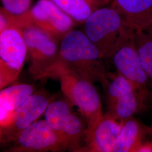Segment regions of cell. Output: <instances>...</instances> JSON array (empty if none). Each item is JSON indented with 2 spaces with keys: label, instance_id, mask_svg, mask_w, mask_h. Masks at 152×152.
<instances>
[{
  "label": "cell",
  "instance_id": "1",
  "mask_svg": "<svg viewBox=\"0 0 152 152\" xmlns=\"http://www.w3.org/2000/svg\"><path fill=\"white\" fill-rule=\"evenodd\" d=\"M104 61L86 33L73 29L60 41L58 63L50 77L55 71L62 70L103 85L107 81Z\"/></svg>",
  "mask_w": 152,
  "mask_h": 152
},
{
  "label": "cell",
  "instance_id": "2",
  "mask_svg": "<svg viewBox=\"0 0 152 152\" xmlns=\"http://www.w3.org/2000/svg\"><path fill=\"white\" fill-rule=\"evenodd\" d=\"M83 26V31L98 48L104 60H110L114 51L135 32L110 6L95 10Z\"/></svg>",
  "mask_w": 152,
  "mask_h": 152
},
{
  "label": "cell",
  "instance_id": "3",
  "mask_svg": "<svg viewBox=\"0 0 152 152\" xmlns=\"http://www.w3.org/2000/svg\"><path fill=\"white\" fill-rule=\"evenodd\" d=\"M50 77L58 78L61 90L72 105L76 106L87 124L85 140L103 116L100 96L94 83L69 72L55 71Z\"/></svg>",
  "mask_w": 152,
  "mask_h": 152
},
{
  "label": "cell",
  "instance_id": "4",
  "mask_svg": "<svg viewBox=\"0 0 152 152\" xmlns=\"http://www.w3.org/2000/svg\"><path fill=\"white\" fill-rule=\"evenodd\" d=\"M19 28L27 47L30 73L37 80L50 77L58 63L60 42L32 24H24Z\"/></svg>",
  "mask_w": 152,
  "mask_h": 152
},
{
  "label": "cell",
  "instance_id": "5",
  "mask_svg": "<svg viewBox=\"0 0 152 152\" xmlns=\"http://www.w3.org/2000/svg\"><path fill=\"white\" fill-rule=\"evenodd\" d=\"M134 36L114 51L112 60L117 72L130 83L136 94L139 111L145 109L149 98V83L134 42Z\"/></svg>",
  "mask_w": 152,
  "mask_h": 152
},
{
  "label": "cell",
  "instance_id": "6",
  "mask_svg": "<svg viewBox=\"0 0 152 152\" xmlns=\"http://www.w3.org/2000/svg\"><path fill=\"white\" fill-rule=\"evenodd\" d=\"M45 120L60 138L66 151L81 152L85 131L81 120L74 114L69 104L61 100L51 101L45 113Z\"/></svg>",
  "mask_w": 152,
  "mask_h": 152
},
{
  "label": "cell",
  "instance_id": "7",
  "mask_svg": "<svg viewBox=\"0 0 152 152\" xmlns=\"http://www.w3.org/2000/svg\"><path fill=\"white\" fill-rule=\"evenodd\" d=\"M26 24L37 26L59 42L77 25L52 0H38L26 14L17 17L18 27Z\"/></svg>",
  "mask_w": 152,
  "mask_h": 152
},
{
  "label": "cell",
  "instance_id": "8",
  "mask_svg": "<svg viewBox=\"0 0 152 152\" xmlns=\"http://www.w3.org/2000/svg\"><path fill=\"white\" fill-rule=\"evenodd\" d=\"M28 55L22 30L11 26L0 32V88L15 81Z\"/></svg>",
  "mask_w": 152,
  "mask_h": 152
},
{
  "label": "cell",
  "instance_id": "9",
  "mask_svg": "<svg viewBox=\"0 0 152 152\" xmlns=\"http://www.w3.org/2000/svg\"><path fill=\"white\" fill-rule=\"evenodd\" d=\"M109 115L122 122L139 111L136 94L128 81L121 75L107 73V81L102 85Z\"/></svg>",
  "mask_w": 152,
  "mask_h": 152
},
{
  "label": "cell",
  "instance_id": "10",
  "mask_svg": "<svg viewBox=\"0 0 152 152\" xmlns=\"http://www.w3.org/2000/svg\"><path fill=\"white\" fill-rule=\"evenodd\" d=\"M11 152H61L66 151L59 137L45 120H37L11 141Z\"/></svg>",
  "mask_w": 152,
  "mask_h": 152
},
{
  "label": "cell",
  "instance_id": "11",
  "mask_svg": "<svg viewBox=\"0 0 152 152\" xmlns=\"http://www.w3.org/2000/svg\"><path fill=\"white\" fill-rule=\"evenodd\" d=\"M51 102L43 92H33L14 111L10 121L0 126L1 142L7 144L13 141L22 131L45 113Z\"/></svg>",
  "mask_w": 152,
  "mask_h": 152
},
{
  "label": "cell",
  "instance_id": "12",
  "mask_svg": "<svg viewBox=\"0 0 152 152\" xmlns=\"http://www.w3.org/2000/svg\"><path fill=\"white\" fill-rule=\"evenodd\" d=\"M112 7L134 31H146L152 26V0H112Z\"/></svg>",
  "mask_w": 152,
  "mask_h": 152
},
{
  "label": "cell",
  "instance_id": "13",
  "mask_svg": "<svg viewBox=\"0 0 152 152\" xmlns=\"http://www.w3.org/2000/svg\"><path fill=\"white\" fill-rule=\"evenodd\" d=\"M122 122L108 113L103 114L91 135L85 141L86 145L82 152H112Z\"/></svg>",
  "mask_w": 152,
  "mask_h": 152
},
{
  "label": "cell",
  "instance_id": "14",
  "mask_svg": "<svg viewBox=\"0 0 152 152\" xmlns=\"http://www.w3.org/2000/svg\"><path fill=\"white\" fill-rule=\"evenodd\" d=\"M151 132L133 116L122 122L121 129L114 142L113 152H138L144 141L145 135Z\"/></svg>",
  "mask_w": 152,
  "mask_h": 152
},
{
  "label": "cell",
  "instance_id": "15",
  "mask_svg": "<svg viewBox=\"0 0 152 152\" xmlns=\"http://www.w3.org/2000/svg\"><path fill=\"white\" fill-rule=\"evenodd\" d=\"M32 85L19 83L7 86L0 91V126L6 124L14 111L34 92Z\"/></svg>",
  "mask_w": 152,
  "mask_h": 152
},
{
  "label": "cell",
  "instance_id": "16",
  "mask_svg": "<svg viewBox=\"0 0 152 152\" xmlns=\"http://www.w3.org/2000/svg\"><path fill=\"white\" fill-rule=\"evenodd\" d=\"M77 24H82L101 6L95 0H52Z\"/></svg>",
  "mask_w": 152,
  "mask_h": 152
},
{
  "label": "cell",
  "instance_id": "17",
  "mask_svg": "<svg viewBox=\"0 0 152 152\" xmlns=\"http://www.w3.org/2000/svg\"><path fill=\"white\" fill-rule=\"evenodd\" d=\"M134 42L142 66L152 89V36L146 31L134 32Z\"/></svg>",
  "mask_w": 152,
  "mask_h": 152
},
{
  "label": "cell",
  "instance_id": "18",
  "mask_svg": "<svg viewBox=\"0 0 152 152\" xmlns=\"http://www.w3.org/2000/svg\"><path fill=\"white\" fill-rule=\"evenodd\" d=\"M2 7L14 16L26 14L31 8L32 0H1Z\"/></svg>",
  "mask_w": 152,
  "mask_h": 152
},
{
  "label": "cell",
  "instance_id": "19",
  "mask_svg": "<svg viewBox=\"0 0 152 152\" xmlns=\"http://www.w3.org/2000/svg\"><path fill=\"white\" fill-rule=\"evenodd\" d=\"M138 152H152V140L145 141L140 147Z\"/></svg>",
  "mask_w": 152,
  "mask_h": 152
},
{
  "label": "cell",
  "instance_id": "20",
  "mask_svg": "<svg viewBox=\"0 0 152 152\" xmlns=\"http://www.w3.org/2000/svg\"><path fill=\"white\" fill-rule=\"evenodd\" d=\"M96 1L98 4L100 5L101 7L109 5L112 0H95Z\"/></svg>",
  "mask_w": 152,
  "mask_h": 152
},
{
  "label": "cell",
  "instance_id": "21",
  "mask_svg": "<svg viewBox=\"0 0 152 152\" xmlns=\"http://www.w3.org/2000/svg\"><path fill=\"white\" fill-rule=\"evenodd\" d=\"M147 33H148L149 34H151L152 36V26L151 27L149 28L148 30L146 31Z\"/></svg>",
  "mask_w": 152,
  "mask_h": 152
},
{
  "label": "cell",
  "instance_id": "22",
  "mask_svg": "<svg viewBox=\"0 0 152 152\" xmlns=\"http://www.w3.org/2000/svg\"><path fill=\"white\" fill-rule=\"evenodd\" d=\"M150 129H151V133H152V125H151V127H150Z\"/></svg>",
  "mask_w": 152,
  "mask_h": 152
}]
</instances>
